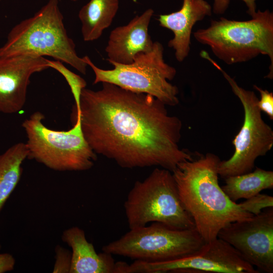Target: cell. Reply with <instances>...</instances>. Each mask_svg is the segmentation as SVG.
<instances>
[{
	"instance_id": "6da1fadb",
	"label": "cell",
	"mask_w": 273,
	"mask_h": 273,
	"mask_svg": "<svg viewBox=\"0 0 273 273\" xmlns=\"http://www.w3.org/2000/svg\"><path fill=\"white\" fill-rule=\"evenodd\" d=\"M150 95L103 82L101 89L83 88L79 116L87 143L96 154L125 168L157 166L172 172L194 158L178 146L182 123Z\"/></svg>"
},
{
	"instance_id": "7a4b0ae2",
	"label": "cell",
	"mask_w": 273,
	"mask_h": 273,
	"mask_svg": "<svg viewBox=\"0 0 273 273\" xmlns=\"http://www.w3.org/2000/svg\"><path fill=\"white\" fill-rule=\"evenodd\" d=\"M220 161L211 153L198 155L180 162L171 172L183 207L206 243L216 239L219 231L230 223L254 216L231 200L219 186Z\"/></svg>"
},
{
	"instance_id": "3957f363",
	"label": "cell",
	"mask_w": 273,
	"mask_h": 273,
	"mask_svg": "<svg viewBox=\"0 0 273 273\" xmlns=\"http://www.w3.org/2000/svg\"><path fill=\"white\" fill-rule=\"evenodd\" d=\"M47 56L66 63L83 74L87 65L79 57L73 40L68 35L59 0H49L32 17L14 26L0 56Z\"/></svg>"
},
{
	"instance_id": "277c9868",
	"label": "cell",
	"mask_w": 273,
	"mask_h": 273,
	"mask_svg": "<svg viewBox=\"0 0 273 273\" xmlns=\"http://www.w3.org/2000/svg\"><path fill=\"white\" fill-rule=\"evenodd\" d=\"M193 34L199 43L209 47L229 65L247 62L260 54L268 56L270 63L266 77L272 79L273 14L269 10H259L247 21L212 20L209 26Z\"/></svg>"
},
{
	"instance_id": "5b68a950",
	"label": "cell",
	"mask_w": 273,
	"mask_h": 273,
	"mask_svg": "<svg viewBox=\"0 0 273 273\" xmlns=\"http://www.w3.org/2000/svg\"><path fill=\"white\" fill-rule=\"evenodd\" d=\"M74 124L68 130H56L42 122L44 115L33 113L22 124L27 135L29 159L54 170L84 171L90 169L97 155L83 135L79 116L72 117Z\"/></svg>"
},
{
	"instance_id": "8992f818",
	"label": "cell",
	"mask_w": 273,
	"mask_h": 273,
	"mask_svg": "<svg viewBox=\"0 0 273 273\" xmlns=\"http://www.w3.org/2000/svg\"><path fill=\"white\" fill-rule=\"evenodd\" d=\"M124 207L129 229L155 222L176 229L195 228L181 202L172 172L162 168L135 181Z\"/></svg>"
},
{
	"instance_id": "52a82bcc",
	"label": "cell",
	"mask_w": 273,
	"mask_h": 273,
	"mask_svg": "<svg viewBox=\"0 0 273 273\" xmlns=\"http://www.w3.org/2000/svg\"><path fill=\"white\" fill-rule=\"evenodd\" d=\"M164 48L154 42L152 49L138 54L130 64L110 63L112 69H103L96 66L87 56L82 57L95 73L94 84L108 82L134 93L150 95L165 105L174 106L179 103L178 87L170 83L176 75L175 68L163 58Z\"/></svg>"
},
{
	"instance_id": "ba28073f",
	"label": "cell",
	"mask_w": 273,
	"mask_h": 273,
	"mask_svg": "<svg viewBox=\"0 0 273 273\" xmlns=\"http://www.w3.org/2000/svg\"><path fill=\"white\" fill-rule=\"evenodd\" d=\"M102 247L103 252L147 262H162L195 255L206 242L195 228L176 229L159 222L129 229Z\"/></svg>"
},
{
	"instance_id": "9c48e42d",
	"label": "cell",
	"mask_w": 273,
	"mask_h": 273,
	"mask_svg": "<svg viewBox=\"0 0 273 273\" xmlns=\"http://www.w3.org/2000/svg\"><path fill=\"white\" fill-rule=\"evenodd\" d=\"M208 61L222 73L244 111L243 124L232 142L235 152L229 159L220 160L218 175L225 178L251 172L255 167L256 159L264 156L272 148L273 130L262 118L255 93L240 87L211 58Z\"/></svg>"
},
{
	"instance_id": "30bf717a",
	"label": "cell",
	"mask_w": 273,
	"mask_h": 273,
	"mask_svg": "<svg viewBox=\"0 0 273 273\" xmlns=\"http://www.w3.org/2000/svg\"><path fill=\"white\" fill-rule=\"evenodd\" d=\"M124 273H258L237 251L221 239L206 243L198 253L162 262L134 260L125 265Z\"/></svg>"
},
{
	"instance_id": "8fae6325",
	"label": "cell",
	"mask_w": 273,
	"mask_h": 273,
	"mask_svg": "<svg viewBox=\"0 0 273 273\" xmlns=\"http://www.w3.org/2000/svg\"><path fill=\"white\" fill-rule=\"evenodd\" d=\"M217 238L233 246L258 272H273L272 207L249 219L230 223L219 231Z\"/></svg>"
},
{
	"instance_id": "7c38bea8",
	"label": "cell",
	"mask_w": 273,
	"mask_h": 273,
	"mask_svg": "<svg viewBox=\"0 0 273 273\" xmlns=\"http://www.w3.org/2000/svg\"><path fill=\"white\" fill-rule=\"evenodd\" d=\"M50 68L43 57L0 56V112L13 114L23 108L31 76Z\"/></svg>"
},
{
	"instance_id": "4fadbf2b",
	"label": "cell",
	"mask_w": 273,
	"mask_h": 273,
	"mask_svg": "<svg viewBox=\"0 0 273 273\" xmlns=\"http://www.w3.org/2000/svg\"><path fill=\"white\" fill-rule=\"evenodd\" d=\"M153 14V10L148 9L127 24L111 31L105 48L109 63L130 64L138 54L152 49L154 42L148 28Z\"/></svg>"
},
{
	"instance_id": "5bb4252c",
	"label": "cell",
	"mask_w": 273,
	"mask_h": 273,
	"mask_svg": "<svg viewBox=\"0 0 273 273\" xmlns=\"http://www.w3.org/2000/svg\"><path fill=\"white\" fill-rule=\"evenodd\" d=\"M211 6L205 0H183L178 11L159 15L157 20L160 26L173 33L168 46L175 51V57L178 62H183L189 55L193 26L198 21L211 16Z\"/></svg>"
},
{
	"instance_id": "9a60e30c",
	"label": "cell",
	"mask_w": 273,
	"mask_h": 273,
	"mask_svg": "<svg viewBox=\"0 0 273 273\" xmlns=\"http://www.w3.org/2000/svg\"><path fill=\"white\" fill-rule=\"evenodd\" d=\"M61 238L71 249L70 273H114L116 262L112 255L105 252L97 253L80 228L65 230Z\"/></svg>"
},
{
	"instance_id": "2e32d148",
	"label": "cell",
	"mask_w": 273,
	"mask_h": 273,
	"mask_svg": "<svg viewBox=\"0 0 273 273\" xmlns=\"http://www.w3.org/2000/svg\"><path fill=\"white\" fill-rule=\"evenodd\" d=\"M119 8L118 0H90L78 13L85 41L98 39L112 24Z\"/></svg>"
},
{
	"instance_id": "e0dca14e",
	"label": "cell",
	"mask_w": 273,
	"mask_h": 273,
	"mask_svg": "<svg viewBox=\"0 0 273 273\" xmlns=\"http://www.w3.org/2000/svg\"><path fill=\"white\" fill-rule=\"evenodd\" d=\"M222 190L234 202L248 199L265 189L273 188V171L256 167L253 171L224 178Z\"/></svg>"
},
{
	"instance_id": "ac0fdd59",
	"label": "cell",
	"mask_w": 273,
	"mask_h": 273,
	"mask_svg": "<svg viewBox=\"0 0 273 273\" xmlns=\"http://www.w3.org/2000/svg\"><path fill=\"white\" fill-rule=\"evenodd\" d=\"M28 157L26 144L12 145L0 155V211L18 184Z\"/></svg>"
},
{
	"instance_id": "d6986e66",
	"label": "cell",
	"mask_w": 273,
	"mask_h": 273,
	"mask_svg": "<svg viewBox=\"0 0 273 273\" xmlns=\"http://www.w3.org/2000/svg\"><path fill=\"white\" fill-rule=\"evenodd\" d=\"M48 62L50 68L58 71L65 78L75 100V108H78L81 92L86 87V81L79 75L67 69L60 61L48 59Z\"/></svg>"
},
{
	"instance_id": "ffe728a7",
	"label": "cell",
	"mask_w": 273,
	"mask_h": 273,
	"mask_svg": "<svg viewBox=\"0 0 273 273\" xmlns=\"http://www.w3.org/2000/svg\"><path fill=\"white\" fill-rule=\"evenodd\" d=\"M239 204L244 211L256 215L263 209L273 207V197L268 195L258 193Z\"/></svg>"
},
{
	"instance_id": "44dd1931",
	"label": "cell",
	"mask_w": 273,
	"mask_h": 273,
	"mask_svg": "<svg viewBox=\"0 0 273 273\" xmlns=\"http://www.w3.org/2000/svg\"><path fill=\"white\" fill-rule=\"evenodd\" d=\"M55 261L53 273H70L71 265V252L58 245L55 249Z\"/></svg>"
},
{
	"instance_id": "7402d4cb",
	"label": "cell",
	"mask_w": 273,
	"mask_h": 273,
	"mask_svg": "<svg viewBox=\"0 0 273 273\" xmlns=\"http://www.w3.org/2000/svg\"><path fill=\"white\" fill-rule=\"evenodd\" d=\"M253 87L260 94V99L257 102L259 109L267 115L270 119L273 120V93L256 85Z\"/></svg>"
},
{
	"instance_id": "603a6c76",
	"label": "cell",
	"mask_w": 273,
	"mask_h": 273,
	"mask_svg": "<svg viewBox=\"0 0 273 273\" xmlns=\"http://www.w3.org/2000/svg\"><path fill=\"white\" fill-rule=\"evenodd\" d=\"M248 8L247 13L253 17L256 12V0H242ZM230 0H213V12L216 15L223 14L227 10Z\"/></svg>"
},
{
	"instance_id": "cb8c5ba5",
	"label": "cell",
	"mask_w": 273,
	"mask_h": 273,
	"mask_svg": "<svg viewBox=\"0 0 273 273\" xmlns=\"http://www.w3.org/2000/svg\"><path fill=\"white\" fill-rule=\"evenodd\" d=\"M15 259L8 253H0V273L11 271L14 269Z\"/></svg>"
},
{
	"instance_id": "d4e9b609",
	"label": "cell",
	"mask_w": 273,
	"mask_h": 273,
	"mask_svg": "<svg viewBox=\"0 0 273 273\" xmlns=\"http://www.w3.org/2000/svg\"><path fill=\"white\" fill-rule=\"evenodd\" d=\"M71 1H73V2H76V1H77L78 0H71Z\"/></svg>"
},
{
	"instance_id": "484cf974",
	"label": "cell",
	"mask_w": 273,
	"mask_h": 273,
	"mask_svg": "<svg viewBox=\"0 0 273 273\" xmlns=\"http://www.w3.org/2000/svg\"><path fill=\"white\" fill-rule=\"evenodd\" d=\"M1 245H0V249H1Z\"/></svg>"
}]
</instances>
